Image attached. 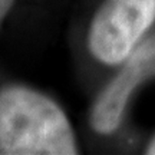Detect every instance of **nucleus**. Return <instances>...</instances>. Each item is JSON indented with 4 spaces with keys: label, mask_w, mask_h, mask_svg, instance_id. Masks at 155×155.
<instances>
[{
    "label": "nucleus",
    "mask_w": 155,
    "mask_h": 155,
    "mask_svg": "<svg viewBox=\"0 0 155 155\" xmlns=\"http://www.w3.org/2000/svg\"><path fill=\"white\" fill-rule=\"evenodd\" d=\"M148 155H155V137L150 141V144L147 147V151H145Z\"/></svg>",
    "instance_id": "obj_5"
},
{
    "label": "nucleus",
    "mask_w": 155,
    "mask_h": 155,
    "mask_svg": "<svg viewBox=\"0 0 155 155\" xmlns=\"http://www.w3.org/2000/svg\"><path fill=\"white\" fill-rule=\"evenodd\" d=\"M73 154L72 125L56 102L20 85L0 91V155Z\"/></svg>",
    "instance_id": "obj_1"
},
{
    "label": "nucleus",
    "mask_w": 155,
    "mask_h": 155,
    "mask_svg": "<svg viewBox=\"0 0 155 155\" xmlns=\"http://www.w3.org/2000/svg\"><path fill=\"white\" fill-rule=\"evenodd\" d=\"M124 62L122 69L101 92L91 111V125L102 135L119 127L134 91L155 76V35L141 40Z\"/></svg>",
    "instance_id": "obj_3"
},
{
    "label": "nucleus",
    "mask_w": 155,
    "mask_h": 155,
    "mask_svg": "<svg viewBox=\"0 0 155 155\" xmlns=\"http://www.w3.org/2000/svg\"><path fill=\"white\" fill-rule=\"evenodd\" d=\"M13 3L15 0H0V25L3 22V19L7 16V13L10 12Z\"/></svg>",
    "instance_id": "obj_4"
},
{
    "label": "nucleus",
    "mask_w": 155,
    "mask_h": 155,
    "mask_svg": "<svg viewBox=\"0 0 155 155\" xmlns=\"http://www.w3.org/2000/svg\"><path fill=\"white\" fill-rule=\"evenodd\" d=\"M155 20V0H105L88 32L91 53L105 65L127 59Z\"/></svg>",
    "instance_id": "obj_2"
}]
</instances>
